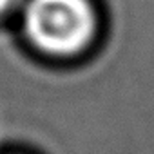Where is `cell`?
<instances>
[{
  "label": "cell",
  "instance_id": "1",
  "mask_svg": "<svg viewBox=\"0 0 154 154\" xmlns=\"http://www.w3.org/2000/svg\"><path fill=\"white\" fill-rule=\"evenodd\" d=\"M24 29L42 53L72 56L93 40L96 13L89 0H29L24 9Z\"/></svg>",
  "mask_w": 154,
  "mask_h": 154
},
{
  "label": "cell",
  "instance_id": "2",
  "mask_svg": "<svg viewBox=\"0 0 154 154\" xmlns=\"http://www.w3.org/2000/svg\"><path fill=\"white\" fill-rule=\"evenodd\" d=\"M18 2V0H0V15H4L8 11H11L15 8V4Z\"/></svg>",
  "mask_w": 154,
  "mask_h": 154
},
{
  "label": "cell",
  "instance_id": "3",
  "mask_svg": "<svg viewBox=\"0 0 154 154\" xmlns=\"http://www.w3.org/2000/svg\"><path fill=\"white\" fill-rule=\"evenodd\" d=\"M0 154H29V152H24V150H2Z\"/></svg>",
  "mask_w": 154,
  "mask_h": 154
}]
</instances>
